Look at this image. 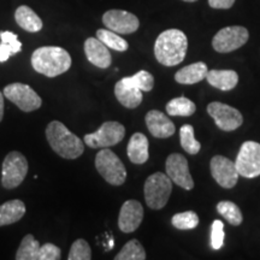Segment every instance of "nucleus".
I'll use <instances>...</instances> for the list:
<instances>
[{"mask_svg":"<svg viewBox=\"0 0 260 260\" xmlns=\"http://www.w3.org/2000/svg\"><path fill=\"white\" fill-rule=\"evenodd\" d=\"M207 73H209L207 65L203 61H198L178 70L175 75V80L181 84H195L206 79Z\"/></svg>","mask_w":260,"mask_h":260,"instance_id":"412c9836","label":"nucleus"},{"mask_svg":"<svg viewBox=\"0 0 260 260\" xmlns=\"http://www.w3.org/2000/svg\"><path fill=\"white\" fill-rule=\"evenodd\" d=\"M95 168L107 183L112 186H121L125 182L126 170L118 155L111 149H102L95 157Z\"/></svg>","mask_w":260,"mask_h":260,"instance_id":"39448f33","label":"nucleus"},{"mask_svg":"<svg viewBox=\"0 0 260 260\" xmlns=\"http://www.w3.org/2000/svg\"><path fill=\"white\" fill-rule=\"evenodd\" d=\"M224 243V224L222 220H214L212 223V233H211V245L212 248L218 251Z\"/></svg>","mask_w":260,"mask_h":260,"instance_id":"72a5a7b5","label":"nucleus"},{"mask_svg":"<svg viewBox=\"0 0 260 260\" xmlns=\"http://www.w3.org/2000/svg\"><path fill=\"white\" fill-rule=\"evenodd\" d=\"M0 63L9 60L10 57L15 56L21 52L22 44L18 40L17 35L12 31H0Z\"/></svg>","mask_w":260,"mask_h":260,"instance_id":"b1692460","label":"nucleus"},{"mask_svg":"<svg viewBox=\"0 0 260 260\" xmlns=\"http://www.w3.org/2000/svg\"><path fill=\"white\" fill-rule=\"evenodd\" d=\"M96 38L99 39L103 44H105L109 48L118 51V52H124L128 50L129 45L124 39L119 37L118 34L115 31L110 30V29H99L96 31Z\"/></svg>","mask_w":260,"mask_h":260,"instance_id":"bb28decb","label":"nucleus"},{"mask_svg":"<svg viewBox=\"0 0 260 260\" xmlns=\"http://www.w3.org/2000/svg\"><path fill=\"white\" fill-rule=\"evenodd\" d=\"M4 117V94L0 92V122Z\"/></svg>","mask_w":260,"mask_h":260,"instance_id":"e433bc0d","label":"nucleus"},{"mask_svg":"<svg viewBox=\"0 0 260 260\" xmlns=\"http://www.w3.org/2000/svg\"><path fill=\"white\" fill-rule=\"evenodd\" d=\"M206 80L214 88L228 92L237 86L239 75L234 70H209Z\"/></svg>","mask_w":260,"mask_h":260,"instance_id":"aec40b11","label":"nucleus"},{"mask_svg":"<svg viewBox=\"0 0 260 260\" xmlns=\"http://www.w3.org/2000/svg\"><path fill=\"white\" fill-rule=\"evenodd\" d=\"M217 211L234 226H239L243 222L241 210L233 201H220L217 205Z\"/></svg>","mask_w":260,"mask_h":260,"instance_id":"cd10ccee","label":"nucleus"},{"mask_svg":"<svg viewBox=\"0 0 260 260\" xmlns=\"http://www.w3.org/2000/svg\"><path fill=\"white\" fill-rule=\"evenodd\" d=\"M60 249L53 243H45L40 247L39 252V260H59L60 259Z\"/></svg>","mask_w":260,"mask_h":260,"instance_id":"f704fd0d","label":"nucleus"},{"mask_svg":"<svg viewBox=\"0 0 260 260\" xmlns=\"http://www.w3.org/2000/svg\"><path fill=\"white\" fill-rule=\"evenodd\" d=\"M207 112L212 117L216 125L224 132H233L242 125L243 117L239 110L226 104L214 102L209 104Z\"/></svg>","mask_w":260,"mask_h":260,"instance_id":"9b49d317","label":"nucleus"},{"mask_svg":"<svg viewBox=\"0 0 260 260\" xmlns=\"http://www.w3.org/2000/svg\"><path fill=\"white\" fill-rule=\"evenodd\" d=\"M183 2H187V3H194V2H197V0H183Z\"/></svg>","mask_w":260,"mask_h":260,"instance_id":"4c0bfd02","label":"nucleus"},{"mask_svg":"<svg viewBox=\"0 0 260 260\" xmlns=\"http://www.w3.org/2000/svg\"><path fill=\"white\" fill-rule=\"evenodd\" d=\"M235 165L240 176L245 178L260 176V144L246 141L240 148Z\"/></svg>","mask_w":260,"mask_h":260,"instance_id":"6e6552de","label":"nucleus"},{"mask_svg":"<svg viewBox=\"0 0 260 260\" xmlns=\"http://www.w3.org/2000/svg\"><path fill=\"white\" fill-rule=\"evenodd\" d=\"M46 138L52 149L64 159H76L84 151L82 140L59 121H52L47 125Z\"/></svg>","mask_w":260,"mask_h":260,"instance_id":"7ed1b4c3","label":"nucleus"},{"mask_svg":"<svg viewBox=\"0 0 260 260\" xmlns=\"http://www.w3.org/2000/svg\"><path fill=\"white\" fill-rule=\"evenodd\" d=\"M125 136L124 125L118 122H105L92 134L84 135V142L90 148L112 147L122 141Z\"/></svg>","mask_w":260,"mask_h":260,"instance_id":"0eeeda50","label":"nucleus"},{"mask_svg":"<svg viewBox=\"0 0 260 260\" xmlns=\"http://www.w3.org/2000/svg\"><path fill=\"white\" fill-rule=\"evenodd\" d=\"M210 168L211 175L220 187L229 189L236 186L240 175L235 161H233L232 159L223 157V155H216L211 159Z\"/></svg>","mask_w":260,"mask_h":260,"instance_id":"f8f14e48","label":"nucleus"},{"mask_svg":"<svg viewBox=\"0 0 260 260\" xmlns=\"http://www.w3.org/2000/svg\"><path fill=\"white\" fill-rule=\"evenodd\" d=\"M146 125L152 135L157 139H167L175 134L176 128L170 118L158 110H152L146 115Z\"/></svg>","mask_w":260,"mask_h":260,"instance_id":"dca6fc26","label":"nucleus"},{"mask_svg":"<svg viewBox=\"0 0 260 260\" xmlns=\"http://www.w3.org/2000/svg\"><path fill=\"white\" fill-rule=\"evenodd\" d=\"M25 214V205L23 201L16 199L6 201L0 206V226L10 225L22 219Z\"/></svg>","mask_w":260,"mask_h":260,"instance_id":"4be33fe9","label":"nucleus"},{"mask_svg":"<svg viewBox=\"0 0 260 260\" xmlns=\"http://www.w3.org/2000/svg\"><path fill=\"white\" fill-rule=\"evenodd\" d=\"M197 106L191 100L186 96L175 98L170 100L167 105V112L169 116H181V117H189L194 115Z\"/></svg>","mask_w":260,"mask_h":260,"instance_id":"393cba45","label":"nucleus"},{"mask_svg":"<svg viewBox=\"0 0 260 260\" xmlns=\"http://www.w3.org/2000/svg\"><path fill=\"white\" fill-rule=\"evenodd\" d=\"M116 260H145L146 252L138 240H130L115 256Z\"/></svg>","mask_w":260,"mask_h":260,"instance_id":"c756f323","label":"nucleus"},{"mask_svg":"<svg viewBox=\"0 0 260 260\" xmlns=\"http://www.w3.org/2000/svg\"><path fill=\"white\" fill-rule=\"evenodd\" d=\"M144 219V207L136 200H126L122 205L118 217V226L122 233H134Z\"/></svg>","mask_w":260,"mask_h":260,"instance_id":"2eb2a0df","label":"nucleus"},{"mask_svg":"<svg viewBox=\"0 0 260 260\" xmlns=\"http://www.w3.org/2000/svg\"><path fill=\"white\" fill-rule=\"evenodd\" d=\"M171 223L176 229L180 230L195 229L198 226V224H199V216L194 211L176 213L171 218Z\"/></svg>","mask_w":260,"mask_h":260,"instance_id":"2f4dec72","label":"nucleus"},{"mask_svg":"<svg viewBox=\"0 0 260 260\" xmlns=\"http://www.w3.org/2000/svg\"><path fill=\"white\" fill-rule=\"evenodd\" d=\"M172 191V181L168 175L155 172L145 182V200L152 210H160L168 204Z\"/></svg>","mask_w":260,"mask_h":260,"instance_id":"20e7f679","label":"nucleus"},{"mask_svg":"<svg viewBox=\"0 0 260 260\" xmlns=\"http://www.w3.org/2000/svg\"><path fill=\"white\" fill-rule=\"evenodd\" d=\"M181 146L188 154H198L201 149V145L198 140H195L194 128L190 124H184L180 130Z\"/></svg>","mask_w":260,"mask_h":260,"instance_id":"c85d7f7f","label":"nucleus"},{"mask_svg":"<svg viewBox=\"0 0 260 260\" xmlns=\"http://www.w3.org/2000/svg\"><path fill=\"white\" fill-rule=\"evenodd\" d=\"M115 95L126 109H136L142 103V90L125 82L123 79L116 83Z\"/></svg>","mask_w":260,"mask_h":260,"instance_id":"a211bd4d","label":"nucleus"},{"mask_svg":"<svg viewBox=\"0 0 260 260\" xmlns=\"http://www.w3.org/2000/svg\"><path fill=\"white\" fill-rule=\"evenodd\" d=\"M235 0H209V4L212 9H230Z\"/></svg>","mask_w":260,"mask_h":260,"instance_id":"c9c22d12","label":"nucleus"},{"mask_svg":"<svg viewBox=\"0 0 260 260\" xmlns=\"http://www.w3.org/2000/svg\"><path fill=\"white\" fill-rule=\"evenodd\" d=\"M15 19L17 24L29 32H38L42 29V21L27 5H22L16 10Z\"/></svg>","mask_w":260,"mask_h":260,"instance_id":"5701e85b","label":"nucleus"},{"mask_svg":"<svg viewBox=\"0 0 260 260\" xmlns=\"http://www.w3.org/2000/svg\"><path fill=\"white\" fill-rule=\"evenodd\" d=\"M105 27L117 34H132L140 27L139 18L134 14L123 10H110L103 16Z\"/></svg>","mask_w":260,"mask_h":260,"instance_id":"4468645a","label":"nucleus"},{"mask_svg":"<svg viewBox=\"0 0 260 260\" xmlns=\"http://www.w3.org/2000/svg\"><path fill=\"white\" fill-rule=\"evenodd\" d=\"M40 243L34 239L31 234H28L22 240L16 259L17 260H39V252H40Z\"/></svg>","mask_w":260,"mask_h":260,"instance_id":"a878e982","label":"nucleus"},{"mask_svg":"<svg viewBox=\"0 0 260 260\" xmlns=\"http://www.w3.org/2000/svg\"><path fill=\"white\" fill-rule=\"evenodd\" d=\"M4 96L24 112L40 109L42 100L30 86L24 83H11L4 88Z\"/></svg>","mask_w":260,"mask_h":260,"instance_id":"1a4fd4ad","label":"nucleus"},{"mask_svg":"<svg viewBox=\"0 0 260 260\" xmlns=\"http://www.w3.org/2000/svg\"><path fill=\"white\" fill-rule=\"evenodd\" d=\"M188 48V39L182 30L168 29L157 38L154 56L165 67H175L184 60Z\"/></svg>","mask_w":260,"mask_h":260,"instance_id":"f257e3e1","label":"nucleus"},{"mask_svg":"<svg viewBox=\"0 0 260 260\" xmlns=\"http://www.w3.org/2000/svg\"><path fill=\"white\" fill-rule=\"evenodd\" d=\"M167 175L175 184L180 186L186 190H190L194 188V181L189 172L188 160L180 153H172L168 157Z\"/></svg>","mask_w":260,"mask_h":260,"instance_id":"ddd939ff","label":"nucleus"},{"mask_svg":"<svg viewBox=\"0 0 260 260\" xmlns=\"http://www.w3.org/2000/svg\"><path fill=\"white\" fill-rule=\"evenodd\" d=\"M71 57L69 52L58 46H44L31 54V65L39 74L47 77H56L70 69Z\"/></svg>","mask_w":260,"mask_h":260,"instance_id":"f03ea898","label":"nucleus"},{"mask_svg":"<svg viewBox=\"0 0 260 260\" xmlns=\"http://www.w3.org/2000/svg\"><path fill=\"white\" fill-rule=\"evenodd\" d=\"M249 34L245 27L240 25H233V27H226L220 29V30L214 35L212 40V46L214 51L219 53H229L242 47L243 45L248 41Z\"/></svg>","mask_w":260,"mask_h":260,"instance_id":"9d476101","label":"nucleus"},{"mask_svg":"<svg viewBox=\"0 0 260 260\" xmlns=\"http://www.w3.org/2000/svg\"><path fill=\"white\" fill-rule=\"evenodd\" d=\"M84 53L87 59L100 69H107L111 65L112 57L109 47L98 38H88L84 42Z\"/></svg>","mask_w":260,"mask_h":260,"instance_id":"f3484780","label":"nucleus"},{"mask_svg":"<svg viewBox=\"0 0 260 260\" xmlns=\"http://www.w3.org/2000/svg\"><path fill=\"white\" fill-rule=\"evenodd\" d=\"M126 153L134 164H145L148 160V139L142 133H135L129 140Z\"/></svg>","mask_w":260,"mask_h":260,"instance_id":"6ab92c4d","label":"nucleus"},{"mask_svg":"<svg viewBox=\"0 0 260 260\" xmlns=\"http://www.w3.org/2000/svg\"><path fill=\"white\" fill-rule=\"evenodd\" d=\"M123 80L129 84H132V86L136 87V88H139L140 90H142V92H151L154 86L153 76L146 70L139 71V73L133 75V76L124 77Z\"/></svg>","mask_w":260,"mask_h":260,"instance_id":"7c9ffc66","label":"nucleus"},{"mask_svg":"<svg viewBox=\"0 0 260 260\" xmlns=\"http://www.w3.org/2000/svg\"><path fill=\"white\" fill-rule=\"evenodd\" d=\"M69 260H90L92 259V249L88 242L83 239L76 240L71 246L69 255Z\"/></svg>","mask_w":260,"mask_h":260,"instance_id":"473e14b6","label":"nucleus"},{"mask_svg":"<svg viewBox=\"0 0 260 260\" xmlns=\"http://www.w3.org/2000/svg\"><path fill=\"white\" fill-rule=\"evenodd\" d=\"M28 160L21 152H10L3 161L2 184L6 189L17 188L28 174Z\"/></svg>","mask_w":260,"mask_h":260,"instance_id":"423d86ee","label":"nucleus"}]
</instances>
